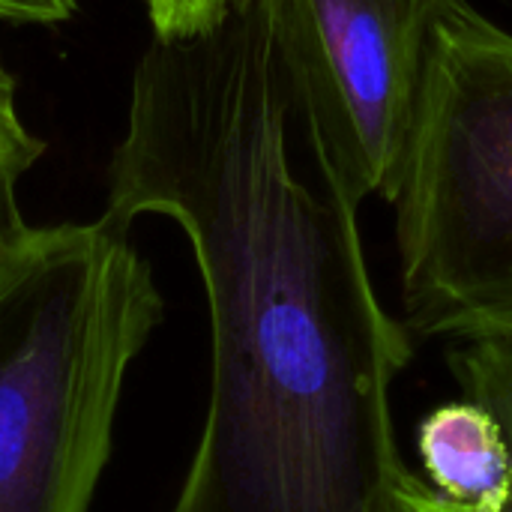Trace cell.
<instances>
[{
	"instance_id": "obj_9",
	"label": "cell",
	"mask_w": 512,
	"mask_h": 512,
	"mask_svg": "<svg viewBox=\"0 0 512 512\" xmlns=\"http://www.w3.org/2000/svg\"><path fill=\"white\" fill-rule=\"evenodd\" d=\"M78 0H0V21L9 24H63L75 15Z\"/></svg>"
},
{
	"instance_id": "obj_7",
	"label": "cell",
	"mask_w": 512,
	"mask_h": 512,
	"mask_svg": "<svg viewBox=\"0 0 512 512\" xmlns=\"http://www.w3.org/2000/svg\"><path fill=\"white\" fill-rule=\"evenodd\" d=\"M42 153L45 141L27 129L15 102V81L0 60V240L24 225L18 210V183Z\"/></svg>"
},
{
	"instance_id": "obj_2",
	"label": "cell",
	"mask_w": 512,
	"mask_h": 512,
	"mask_svg": "<svg viewBox=\"0 0 512 512\" xmlns=\"http://www.w3.org/2000/svg\"><path fill=\"white\" fill-rule=\"evenodd\" d=\"M165 315L129 225L0 240V512H90L123 384Z\"/></svg>"
},
{
	"instance_id": "obj_5",
	"label": "cell",
	"mask_w": 512,
	"mask_h": 512,
	"mask_svg": "<svg viewBox=\"0 0 512 512\" xmlns=\"http://www.w3.org/2000/svg\"><path fill=\"white\" fill-rule=\"evenodd\" d=\"M417 450L435 492L471 512H504L512 462L501 423L474 399L438 405L420 420Z\"/></svg>"
},
{
	"instance_id": "obj_3",
	"label": "cell",
	"mask_w": 512,
	"mask_h": 512,
	"mask_svg": "<svg viewBox=\"0 0 512 512\" xmlns=\"http://www.w3.org/2000/svg\"><path fill=\"white\" fill-rule=\"evenodd\" d=\"M390 204L408 327L512 339V33L468 0L435 27Z\"/></svg>"
},
{
	"instance_id": "obj_4",
	"label": "cell",
	"mask_w": 512,
	"mask_h": 512,
	"mask_svg": "<svg viewBox=\"0 0 512 512\" xmlns=\"http://www.w3.org/2000/svg\"><path fill=\"white\" fill-rule=\"evenodd\" d=\"M264 3L312 159L348 204L393 201L450 0Z\"/></svg>"
},
{
	"instance_id": "obj_8",
	"label": "cell",
	"mask_w": 512,
	"mask_h": 512,
	"mask_svg": "<svg viewBox=\"0 0 512 512\" xmlns=\"http://www.w3.org/2000/svg\"><path fill=\"white\" fill-rule=\"evenodd\" d=\"M246 0H144L156 39H186L216 27Z\"/></svg>"
},
{
	"instance_id": "obj_1",
	"label": "cell",
	"mask_w": 512,
	"mask_h": 512,
	"mask_svg": "<svg viewBox=\"0 0 512 512\" xmlns=\"http://www.w3.org/2000/svg\"><path fill=\"white\" fill-rule=\"evenodd\" d=\"M264 0L141 54L105 213H159L210 315L204 429L168 512H396L405 327L372 285L357 207L300 177Z\"/></svg>"
},
{
	"instance_id": "obj_6",
	"label": "cell",
	"mask_w": 512,
	"mask_h": 512,
	"mask_svg": "<svg viewBox=\"0 0 512 512\" xmlns=\"http://www.w3.org/2000/svg\"><path fill=\"white\" fill-rule=\"evenodd\" d=\"M450 369L465 399L480 402L495 414L504 429L512 462V339H477L465 342L462 348L450 351ZM504 512H512V483L510 501Z\"/></svg>"
},
{
	"instance_id": "obj_10",
	"label": "cell",
	"mask_w": 512,
	"mask_h": 512,
	"mask_svg": "<svg viewBox=\"0 0 512 512\" xmlns=\"http://www.w3.org/2000/svg\"><path fill=\"white\" fill-rule=\"evenodd\" d=\"M396 512H471L453 501H447L432 486L420 483L411 471L405 474L399 492H396Z\"/></svg>"
}]
</instances>
